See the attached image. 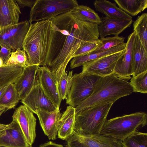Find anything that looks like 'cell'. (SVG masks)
<instances>
[{
	"label": "cell",
	"mask_w": 147,
	"mask_h": 147,
	"mask_svg": "<svg viewBox=\"0 0 147 147\" xmlns=\"http://www.w3.org/2000/svg\"><path fill=\"white\" fill-rule=\"evenodd\" d=\"M53 34L45 66L58 81L76 51L98 39V25L80 21L71 12L50 20Z\"/></svg>",
	"instance_id": "6da1fadb"
},
{
	"label": "cell",
	"mask_w": 147,
	"mask_h": 147,
	"mask_svg": "<svg viewBox=\"0 0 147 147\" xmlns=\"http://www.w3.org/2000/svg\"><path fill=\"white\" fill-rule=\"evenodd\" d=\"M53 34L50 20L30 24L22 45L27 56V66H46Z\"/></svg>",
	"instance_id": "7a4b0ae2"
},
{
	"label": "cell",
	"mask_w": 147,
	"mask_h": 147,
	"mask_svg": "<svg viewBox=\"0 0 147 147\" xmlns=\"http://www.w3.org/2000/svg\"><path fill=\"white\" fill-rule=\"evenodd\" d=\"M128 81L114 74L100 77L91 95L75 108L76 114L98 105L114 103L119 99L131 94L134 90Z\"/></svg>",
	"instance_id": "3957f363"
},
{
	"label": "cell",
	"mask_w": 147,
	"mask_h": 147,
	"mask_svg": "<svg viewBox=\"0 0 147 147\" xmlns=\"http://www.w3.org/2000/svg\"><path fill=\"white\" fill-rule=\"evenodd\" d=\"M113 103L101 104L76 113L74 132L85 136L99 135Z\"/></svg>",
	"instance_id": "277c9868"
},
{
	"label": "cell",
	"mask_w": 147,
	"mask_h": 147,
	"mask_svg": "<svg viewBox=\"0 0 147 147\" xmlns=\"http://www.w3.org/2000/svg\"><path fill=\"white\" fill-rule=\"evenodd\" d=\"M147 114L139 112L107 119L100 134L122 141L147 125Z\"/></svg>",
	"instance_id": "5b68a950"
},
{
	"label": "cell",
	"mask_w": 147,
	"mask_h": 147,
	"mask_svg": "<svg viewBox=\"0 0 147 147\" xmlns=\"http://www.w3.org/2000/svg\"><path fill=\"white\" fill-rule=\"evenodd\" d=\"M78 5L76 0H36L30 11L28 21L50 20L61 14L71 12Z\"/></svg>",
	"instance_id": "8992f818"
},
{
	"label": "cell",
	"mask_w": 147,
	"mask_h": 147,
	"mask_svg": "<svg viewBox=\"0 0 147 147\" xmlns=\"http://www.w3.org/2000/svg\"><path fill=\"white\" fill-rule=\"evenodd\" d=\"M100 77L82 72L74 74L66 104L76 108L91 95Z\"/></svg>",
	"instance_id": "52a82bcc"
},
{
	"label": "cell",
	"mask_w": 147,
	"mask_h": 147,
	"mask_svg": "<svg viewBox=\"0 0 147 147\" xmlns=\"http://www.w3.org/2000/svg\"><path fill=\"white\" fill-rule=\"evenodd\" d=\"M30 24L25 20L0 29V46L12 51L23 49V43L29 29Z\"/></svg>",
	"instance_id": "ba28073f"
},
{
	"label": "cell",
	"mask_w": 147,
	"mask_h": 147,
	"mask_svg": "<svg viewBox=\"0 0 147 147\" xmlns=\"http://www.w3.org/2000/svg\"><path fill=\"white\" fill-rule=\"evenodd\" d=\"M124 50L84 63L82 72L100 77L113 74L116 63Z\"/></svg>",
	"instance_id": "9c48e42d"
},
{
	"label": "cell",
	"mask_w": 147,
	"mask_h": 147,
	"mask_svg": "<svg viewBox=\"0 0 147 147\" xmlns=\"http://www.w3.org/2000/svg\"><path fill=\"white\" fill-rule=\"evenodd\" d=\"M66 141V147H123L122 141L100 134L88 136L73 132Z\"/></svg>",
	"instance_id": "30bf717a"
},
{
	"label": "cell",
	"mask_w": 147,
	"mask_h": 147,
	"mask_svg": "<svg viewBox=\"0 0 147 147\" xmlns=\"http://www.w3.org/2000/svg\"><path fill=\"white\" fill-rule=\"evenodd\" d=\"M19 125L28 144L32 147L36 136V119L27 107L21 105L15 110L12 116Z\"/></svg>",
	"instance_id": "8fae6325"
},
{
	"label": "cell",
	"mask_w": 147,
	"mask_h": 147,
	"mask_svg": "<svg viewBox=\"0 0 147 147\" xmlns=\"http://www.w3.org/2000/svg\"><path fill=\"white\" fill-rule=\"evenodd\" d=\"M21 102L35 114L38 110L50 112L57 109L36 80L31 90L24 99L21 100Z\"/></svg>",
	"instance_id": "7c38bea8"
},
{
	"label": "cell",
	"mask_w": 147,
	"mask_h": 147,
	"mask_svg": "<svg viewBox=\"0 0 147 147\" xmlns=\"http://www.w3.org/2000/svg\"><path fill=\"white\" fill-rule=\"evenodd\" d=\"M36 80L56 108L59 109L62 100L59 91L58 82L49 69L46 66L39 67Z\"/></svg>",
	"instance_id": "4fadbf2b"
},
{
	"label": "cell",
	"mask_w": 147,
	"mask_h": 147,
	"mask_svg": "<svg viewBox=\"0 0 147 147\" xmlns=\"http://www.w3.org/2000/svg\"><path fill=\"white\" fill-rule=\"evenodd\" d=\"M135 36L134 32L128 36L124 53L117 61L114 70L113 74L117 77L127 81L133 74L132 52Z\"/></svg>",
	"instance_id": "5bb4252c"
},
{
	"label": "cell",
	"mask_w": 147,
	"mask_h": 147,
	"mask_svg": "<svg viewBox=\"0 0 147 147\" xmlns=\"http://www.w3.org/2000/svg\"><path fill=\"white\" fill-rule=\"evenodd\" d=\"M36 114L44 134L49 140H55L57 136L58 122L61 115L59 109L50 112L38 110Z\"/></svg>",
	"instance_id": "9a60e30c"
},
{
	"label": "cell",
	"mask_w": 147,
	"mask_h": 147,
	"mask_svg": "<svg viewBox=\"0 0 147 147\" xmlns=\"http://www.w3.org/2000/svg\"><path fill=\"white\" fill-rule=\"evenodd\" d=\"M39 67L38 65L27 66L14 83L20 100L24 99L31 90L36 82V75Z\"/></svg>",
	"instance_id": "2e32d148"
},
{
	"label": "cell",
	"mask_w": 147,
	"mask_h": 147,
	"mask_svg": "<svg viewBox=\"0 0 147 147\" xmlns=\"http://www.w3.org/2000/svg\"><path fill=\"white\" fill-rule=\"evenodd\" d=\"M98 25L99 35L100 38L113 35L118 36L126 29L130 27L132 20L111 18L102 16Z\"/></svg>",
	"instance_id": "e0dca14e"
},
{
	"label": "cell",
	"mask_w": 147,
	"mask_h": 147,
	"mask_svg": "<svg viewBox=\"0 0 147 147\" xmlns=\"http://www.w3.org/2000/svg\"><path fill=\"white\" fill-rule=\"evenodd\" d=\"M21 14L16 0H0L1 29L18 23Z\"/></svg>",
	"instance_id": "ac0fdd59"
},
{
	"label": "cell",
	"mask_w": 147,
	"mask_h": 147,
	"mask_svg": "<svg viewBox=\"0 0 147 147\" xmlns=\"http://www.w3.org/2000/svg\"><path fill=\"white\" fill-rule=\"evenodd\" d=\"M76 108L70 106L67 107L61 115L58 123L57 137L66 140L74 132L75 123Z\"/></svg>",
	"instance_id": "d6986e66"
},
{
	"label": "cell",
	"mask_w": 147,
	"mask_h": 147,
	"mask_svg": "<svg viewBox=\"0 0 147 147\" xmlns=\"http://www.w3.org/2000/svg\"><path fill=\"white\" fill-rule=\"evenodd\" d=\"M131 65L132 75L136 76L147 71V51L136 34L132 49Z\"/></svg>",
	"instance_id": "ffe728a7"
},
{
	"label": "cell",
	"mask_w": 147,
	"mask_h": 147,
	"mask_svg": "<svg viewBox=\"0 0 147 147\" xmlns=\"http://www.w3.org/2000/svg\"><path fill=\"white\" fill-rule=\"evenodd\" d=\"M96 10L109 18L132 20L129 16L116 6V4L106 0H96L93 2Z\"/></svg>",
	"instance_id": "44dd1931"
},
{
	"label": "cell",
	"mask_w": 147,
	"mask_h": 147,
	"mask_svg": "<svg viewBox=\"0 0 147 147\" xmlns=\"http://www.w3.org/2000/svg\"><path fill=\"white\" fill-rule=\"evenodd\" d=\"M126 45V43H124L108 50L101 52L74 57L73 58L70 62V68H74L82 65L86 62L124 50Z\"/></svg>",
	"instance_id": "7402d4cb"
},
{
	"label": "cell",
	"mask_w": 147,
	"mask_h": 147,
	"mask_svg": "<svg viewBox=\"0 0 147 147\" xmlns=\"http://www.w3.org/2000/svg\"><path fill=\"white\" fill-rule=\"evenodd\" d=\"M11 147H30L27 142L17 122L12 119L8 124H5Z\"/></svg>",
	"instance_id": "603a6c76"
},
{
	"label": "cell",
	"mask_w": 147,
	"mask_h": 147,
	"mask_svg": "<svg viewBox=\"0 0 147 147\" xmlns=\"http://www.w3.org/2000/svg\"><path fill=\"white\" fill-rule=\"evenodd\" d=\"M71 15L81 21L98 25L101 22L98 13L88 6L78 5L72 11Z\"/></svg>",
	"instance_id": "cb8c5ba5"
},
{
	"label": "cell",
	"mask_w": 147,
	"mask_h": 147,
	"mask_svg": "<svg viewBox=\"0 0 147 147\" xmlns=\"http://www.w3.org/2000/svg\"><path fill=\"white\" fill-rule=\"evenodd\" d=\"M119 7L130 16H134L147 8V0H114Z\"/></svg>",
	"instance_id": "d4e9b609"
},
{
	"label": "cell",
	"mask_w": 147,
	"mask_h": 147,
	"mask_svg": "<svg viewBox=\"0 0 147 147\" xmlns=\"http://www.w3.org/2000/svg\"><path fill=\"white\" fill-rule=\"evenodd\" d=\"M134 32L147 51V13H144L134 22Z\"/></svg>",
	"instance_id": "484cf974"
},
{
	"label": "cell",
	"mask_w": 147,
	"mask_h": 147,
	"mask_svg": "<svg viewBox=\"0 0 147 147\" xmlns=\"http://www.w3.org/2000/svg\"><path fill=\"white\" fill-rule=\"evenodd\" d=\"M21 100L14 84L12 83L8 87L0 99V106L5 107L6 111L14 108Z\"/></svg>",
	"instance_id": "4316f807"
},
{
	"label": "cell",
	"mask_w": 147,
	"mask_h": 147,
	"mask_svg": "<svg viewBox=\"0 0 147 147\" xmlns=\"http://www.w3.org/2000/svg\"><path fill=\"white\" fill-rule=\"evenodd\" d=\"M122 145L123 147H147V134L135 132L123 140Z\"/></svg>",
	"instance_id": "83f0119b"
},
{
	"label": "cell",
	"mask_w": 147,
	"mask_h": 147,
	"mask_svg": "<svg viewBox=\"0 0 147 147\" xmlns=\"http://www.w3.org/2000/svg\"><path fill=\"white\" fill-rule=\"evenodd\" d=\"M125 38L115 36L112 37L100 38V43L92 52L89 54L96 53L108 50L124 43Z\"/></svg>",
	"instance_id": "f1b7e54d"
},
{
	"label": "cell",
	"mask_w": 147,
	"mask_h": 147,
	"mask_svg": "<svg viewBox=\"0 0 147 147\" xmlns=\"http://www.w3.org/2000/svg\"><path fill=\"white\" fill-rule=\"evenodd\" d=\"M73 71L68 74L64 71L58 82V89L61 98L64 100L67 98L73 82Z\"/></svg>",
	"instance_id": "f546056e"
},
{
	"label": "cell",
	"mask_w": 147,
	"mask_h": 147,
	"mask_svg": "<svg viewBox=\"0 0 147 147\" xmlns=\"http://www.w3.org/2000/svg\"><path fill=\"white\" fill-rule=\"evenodd\" d=\"M129 83L134 92L147 93V71L136 76L132 75Z\"/></svg>",
	"instance_id": "4dcf8cb0"
},
{
	"label": "cell",
	"mask_w": 147,
	"mask_h": 147,
	"mask_svg": "<svg viewBox=\"0 0 147 147\" xmlns=\"http://www.w3.org/2000/svg\"><path fill=\"white\" fill-rule=\"evenodd\" d=\"M27 57L25 51L18 49L12 51L8 60L3 66L17 65L24 68L27 65Z\"/></svg>",
	"instance_id": "1f68e13d"
},
{
	"label": "cell",
	"mask_w": 147,
	"mask_h": 147,
	"mask_svg": "<svg viewBox=\"0 0 147 147\" xmlns=\"http://www.w3.org/2000/svg\"><path fill=\"white\" fill-rule=\"evenodd\" d=\"M24 68L17 65L3 66L0 67V85L14 74L22 72Z\"/></svg>",
	"instance_id": "d6a6232c"
},
{
	"label": "cell",
	"mask_w": 147,
	"mask_h": 147,
	"mask_svg": "<svg viewBox=\"0 0 147 147\" xmlns=\"http://www.w3.org/2000/svg\"><path fill=\"white\" fill-rule=\"evenodd\" d=\"M100 39H96L88 42L80 47L75 53L74 57L84 55L92 52L100 43Z\"/></svg>",
	"instance_id": "836d02e7"
},
{
	"label": "cell",
	"mask_w": 147,
	"mask_h": 147,
	"mask_svg": "<svg viewBox=\"0 0 147 147\" xmlns=\"http://www.w3.org/2000/svg\"><path fill=\"white\" fill-rule=\"evenodd\" d=\"M21 74L15 75L9 79L4 84L0 85V99L10 85L12 83H14Z\"/></svg>",
	"instance_id": "e575fe53"
},
{
	"label": "cell",
	"mask_w": 147,
	"mask_h": 147,
	"mask_svg": "<svg viewBox=\"0 0 147 147\" xmlns=\"http://www.w3.org/2000/svg\"><path fill=\"white\" fill-rule=\"evenodd\" d=\"M1 47L0 57L2 59L4 65L7 62L9 59L12 51L5 47L1 46Z\"/></svg>",
	"instance_id": "d590c367"
},
{
	"label": "cell",
	"mask_w": 147,
	"mask_h": 147,
	"mask_svg": "<svg viewBox=\"0 0 147 147\" xmlns=\"http://www.w3.org/2000/svg\"><path fill=\"white\" fill-rule=\"evenodd\" d=\"M20 7L24 8L27 7L32 8L36 0H16Z\"/></svg>",
	"instance_id": "8d00e7d4"
},
{
	"label": "cell",
	"mask_w": 147,
	"mask_h": 147,
	"mask_svg": "<svg viewBox=\"0 0 147 147\" xmlns=\"http://www.w3.org/2000/svg\"><path fill=\"white\" fill-rule=\"evenodd\" d=\"M39 147H63L61 144H57L52 141H50L40 145Z\"/></svg>",
	"instance_id": "74e56055"
},
{
	"label": "cell",
	"mask_w": 147,
	"mask_h": 147,
	"mask_svg": "<svg viewBox=\"0 0 147 147\" xmlns=\"http://www.w3.org/2000/svg\"><path fill=\"white\" fill-rule=\"evenodd\" d=\"M6 109L5 107L0 106V116L5 111H6Z\"/></svg>",
	"instance_id": "f35d334b"
},
{
	"label": "cell",
	"mask_w": 147,
	"mask_h": 147,
	"mask_svg": "<svg viewBox=\"0 0 147 147\" xmlns=\"http://www.w3.org/2000/svg\"><path fill=\"white\" fill-rule=\"evenodd\" d=\"M3 63L2 59L0 57V67L3 66Z\"/></svg>",
	"instance_id": "ab89813d"
},
{
	"label": "cell",
	"mask_w": 147,
	"mask_h": 147,
	"mask_svg": "<svg viewBox=\"0 0 147 147\" xmlns=\"http://www.w3.org/2000/svg\"><path fill=\"white\" fill-rule=\"evenodd\" d=\"M1 29V28H0V29Z\"/></svg>",
	"instance_id": "60d3db41"
},
{
	"label": "cell",
	"mask_w": 147,
	"mask_h": 147,
	"mask_svg": "<svg viewBox=\"0 0 147 147\" xmlns=\"http://www.w3.org/2000/svg\"><path fill=\"white\" fill-rule=\"evenodd\" d=\"M0 147H1V146H0Z\"/></svg>",
	"instance_id": "b9f144b4"
},
{
	"label": "cell",
	"mask_w": 147,
	"mask_h": 147,
	"mask_svg": "<svg viewBox=\"0 0 147 147\" xmlns=\"http://www.w3.org/2000/svg\"></svg>",
	"instance_id": "7bdbcfd3"
},
{
	"label": "cell",
	"mask_w": 147,
	"mask_h": 147,
	"mask_svg": "<svg viewBox=\"0 0 147 147\" xmlns=\"http://www.w3.org/2000/svg\"></svg>",
	"instance_id": "ee69618b"
}]
</instances>
